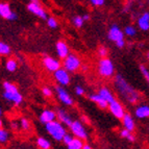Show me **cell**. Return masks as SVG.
I'll use <instances>...</instances> for the list:
<instances>
[{"label":"cell","instance_id":"1","mask_svg":"<svg viewBox=\"0 0 149 149\" xmlns=\"http://www.w3.org/2000/svg\"><path fill=\"white\" fill-rule=\"evenodd\" d=\"M114 86L122 99L129 104H134V103H137L138 101L141 100L140 93L134 87L129 85L128 81L121 74H117L115 76Z\"/></svg>","mask_w":149,"mask_h":149},{"label":"cell","instance_id":"2","mask_svg":"<svg viewBox=\"0 0 149 149\" xmlns=\"http://www.w3.org/2000/svg\"><path fill=\"white\" fill-rule=\"evenodd\" d=\"M3 87V93L2 96L8 102H10L16 107H19L23 103V96L19 90H18L17 86L14 85L10 81H4L2 84Z\"/></svg>","mask_w":149,"mask_h":149},{"label":"cell","instance_id":"3","mask_svg":"<svg viewBox=\"0 0 149 149\" xmlns=\"http://www.w3.org/2000/svg\"><path fill=\"white\" fill-rule=\"evenodd\" d=\"M45 130L56 142H62L64 136L68 132L66 126L63 123H61L58 120H54V121L45 124Z\"/></svg>","mask_w":149,"mask_h":149},{"label":"cell","instance_id":"4","mask_svg":"<svg viewBox=\"0 0 149 149\" xmlns=\"http://www.w3.org/2000/svg\"><path fill=\"white\" fill-rule=\"evenodd\" d=\"M97 73L102 78H111L115 74V66L114 63L109 57H102L99 58L97 63Z\"/></svg>","mask_w":149,"mask_h":149},{"label":"cell","instance_id":"5","mask_svg":"<svg viewBox=\"0 0 149 149\" xmlns=\"http://www.w3.org/2000/svg\"><path fill=\"white\" fill-rule=\"evenodd\" d=\"M124 31L117 24H113L107 31V38L109 41L116 44L118 48H123L125 46Z\"/></svg>","mask_w":149,"mask_h":149},{"label":"cell","instance_id":"6","mask_svg":"<svg viewBox=\"0 0 149 149\" xmlns=\"http://www.w3.org/2000/svg\"><path fill=\"white\" fill-rule=\"evenodd\" d=\"M81 66L82 63L80 57L74 53H69V55L66 58H64L62 62V67L70 73L77 72L78 70L81 69Z\"/></svg>","mask_w":149,"mask_h":149},{"label":"cell","instance_id":"7","mask_svg":"<svg viewBox=\"0 0 149 149\" xmlns=\"http://www.w3.org/2000/svg\"><path fill=\"white\" fill-rule=\"evenodd\" d=\"M69 130L75 138H78L84 141L89 139V132H88L85 124L79 120H73V122L69 126Z\"/></svg>","mask_w":149,"mask_h":149},{"label":"cell","instance_id":"8","mask_svg":"<svg viewBox=\"0 0 149 149\" xmlns=\"http://www.w3.org/2000/svg\"><path fill=\"white\" fill-rule=\"evenodd\" d=\"M54 93L56 95L57 99L60 100V102H62L64 105H66V107H73L74 105V100H73V98L65 87H62L60 85L55 86Z\"/></svg>","mask_w":149,"mask_h":149},{"label":"cell","instance_id":"9","mask_svg":"<svg viewBox=\"0 0 149 149\" xmlns=\"http://www.w3.org/2000/svg\"><path fill=\"white\" fill-rule=\"evenodd\" d=\"M42 64H43V66H44L45 70L51 73H54L56 70L62 68V62L53 56H49V55L43 56Z\"/></svg>","mask_w":149,"mask_h":149},{"label":"cell","instance_id":"10","mask_svg":"<svg viewBox=\"0 0 149 149\" xmlns=\"http://www.w3.org/2000/svg\"><path fill=\"white\" fill-rule=\"evenodd\" d=\"M53 78L56 81L57 85L62 86V87H67L71 82V76H70V72H68L65 68H60L53 73Z\"/></svg>","mask_w":149,"mask_h":149},{"label":"cell","instance_id":"11","mask_svg":"<svg viewBox=\"0 0 149 149\" xmlns=\"http://www.w3.org/2000/svg\"><path fill=\"white\" fill-rule=\"evenodd\" d=\"M27 10L31 14H33L35 16L39 17L42 20H47L48 18V14L46 12L44 8H43L41 3H37V2H29L27 4Z\"/></svg>","mask_w":149,"mask_h":149},{"label":"cell","instance_id":"12","mask_svg":"<svg viewBox=\"0 0 149 149\" xmlns=\"http://www.w3.org/2000/svg\"><path fill=\"white\" fill-rule=\"evenodd\" d=\"M109 111L116 119H119V120H121L125 115L124 107H123V104H122L120 101H118L117 99H115L114 101L109 103Z\"/></svg>","mask_w":149,"mask_h":149},{"label":"cell","instance_id":"13","mask_svg":"<svg viewBox=\"0 0 149 149\" xmlns=\"http://www.w3.org/2000/svg\"><path fill=\"white\" fill-rule=\"evenodd\" d=\"M0 17L4 20L15 21L17 20L18 16L15 12H13L10 5L8 2H0Z\"/></svg>","mask_w":149,"mask_h":149},{"label":"cell","instance_id":"14","mask_svg":"<svg viewBox=\"0 0 149 149\" xmlns=\"http://www.w3.org/2000/svg\"><path fill=\"white\" fill-rule=\"evenodd\" d=\"M54 120H57L56 112L51 109H44L39 116V121L44 125L49 123V122L54 121Z\"/></svg>","mask_w":149,"mask_h":149},{"label":"cell","instance_id":"15","mask_svg":"<svg viewBox=\"0 0 149 149\" xmlns=\"http://www.w3.org/2000/svg\"><path fill=\"white\" fill-rule=\"evenodd\" d=\"M55 52H56L57 57L60 60H64L70 53L69 46L65 41H57L56 44H55Z\"/></svg>","mask_w":149,"mask_h":149},{"label":"cell","instance_id":"16","mask_svg":"<svg viewBox=\"0 0 149 149\" xmlns=\"http://www.w3.org/2000/svg\"><path fill=\"white\" fill-rule=\"evenodd\" d=\"M55 112H56L57 120L61 123H63L65 126H68V127L71 125V123L73 122V119L66 109H62V107H57V109H55Z\"/></svg>","mask_w":149,"mask_h":149},{"label":"cell","instance_id":"17","mask_svg":"<svg viewBox=\"0 0 149 149\" xmlns=\"http://www.w3.org/2000/svg\"><path fill=\"white\" fill-rule=\"evenodd\" d=\"M89 99L95 103L97 107H99V109H109V102L105 101L101 96H100L98 93H93V94H90L89 96Z\"/></svg>","mask_w":149,"mask_h":149},{"label":"cell","instance_id":"18","mask_svg":"<svg viewBox=\"0 0 149 149\" xmlns=\"http://www.w3.org/2000/svg\"><path fill=\"white\" fill-rule=\"evenodd\" d=\"M122 121V126L123 128L127 129L129 132H134L136 129V122H134V119L132 118V116L128 113H125L124 117L121 119Z\"/></svg>","mask_w":149,"mask_h":149},{"label":"cell","instance_id":"19","mask_svg":"<svg viewBox=\"0 0 149 149\" xmlns=\"http://www.w3.org/2000/svg\"><path fill=\"white\" fill-rule=\"evenodd\" d=\"M134 116L138 119H146L149 118V105L140 104L134 109Z\"/></svg>","mask_w":149,"mask_h":149},{"label":"cell","instance_id":"20","mask_svg":"<svg viewBox=\"0 0 149 149\" xmlns=\"http://www.w3.org/2000/svg\"><path fill=\"white\" fill-rule=\"evenodd\" d=\"M138 26L143 31L149 30V12H144L138 19Z\"/></svg>","mask_w":149,"mask_h":149},{"label":"cell","instance_id":"21","mask_svg":"<svg viewBox=\"0 0 149 149\" xmlns=\"http://www.w3.org/2000/svg\"><path fill=\"white\" fill-rule=\"evenodd\" d=\"M98 94L100 95V96L103 98V99L105 100V101H107L109 103H111L112 101H114L116 98H115L114 96V93L111 91V89H109L107 87H101L99 88V90H98Z\"/></svg>","mask_w":149,"mask_h":149},{"label":"cell","instance_id":"22","mask_svg":"<svg viewBox=\"0 0 149 149\" xmlns=\"http://www.w3.org/2000/svg\"><path fill=\"white\" fill-rule=\"evenodd\" d=\"M4 68L5 70L10 73H14L17 71L18 69V62L17 60L13 58V57H8V60L5 61L4 63Z\"/></svg>","mask_w":149,"mask_h":149},{"label":"cell","instance_id":"23","mask_svg":"<svg viewBox=\"0 0 149 149\" xmlns=\"http://www.w3.org/2000/svg\"><path fill=\"white\" fill-rule=\"evenodd\" d=\"M36 144L40 149H51V143L45 137H39L36 140Z\"/></svg>","mask_w":149,"mask_h":149},{"label":"cell","instance_id":"24","mask_svg":"<svg viewBox=\"0 0 149 149\" xmlns=\"http://www.w3.org/2000/svg\"><path fill=\"white\" fill-rule=\"evenodd\" d=\"M85 145L84 140H80L78 138H75L72 140V142L70 144L67 145V149H82Z\"/></svg>","mask_w":149,"mask_h":149},{"label":"cell","instance_id":"25","mask_svg":"<svg viewBox=\"0 0 149 149\" xmlns=\"http://www.w3.org/2000/svg\"><path fill=\"white\" fill-rule=\"evenodd\" d=\"M12 53V48L8 44L0 41V56H10Z\"/></svg>","mask_w":149,"mask_h":149},{"label":"cell","instance_id":"26","mask_svg":"<svg viewBox=\"0 0 149 149\" xmlns=\"http://www.w3.org/2000/svg\"><path fill=\"white\" fill-rule=\"evenodd\" d=\"M10 132H8V129L1 127V128H0V144L1 145L6 144V143L10 141Z\"/></svg>","mask_w":149,"mask_h":149},{"label":"cell","instance_id":"27","mask_svg":"<svg viewBox=\"0 0 149 149\" xmlns=\"http://www.w3.org/2000/svg\"><path fill=\"white\" fill-rule=\"evenodd\" d=\"M120 136H121L122 138L127 139L129 142L136 141V138H134V136L132 134V132H129V130H127V129H125V128H122L121 130H120Z\"/></svg>","mask_w":149,"mask_h":149},{"label":"cell","instance_id":"28","mask_svg":"<svg viewBox=\"0 0 149 149\" xmlns=\"http://www.w3.org/2000/svg\"><path fill=\"white\" fill-rule=\"evenodd\" d=\"M86 21L84 20V18H82V16H79V15H77V16H74L72 19V23L73 25H74L76 28H81L82 26H84V24H85Z\"/></svg>","mask_w":149,"mask_h":149},{"label":"cell","instance_id":"29","mask_svg":"<svg viewBox=\"0 0 149 149\" xmlns=\"http://www.w3.org/2000/svg\"><path fill=\"white\" fill-rule=\"evenodd\" d=\"M19 124H20V128L24 132H27L30 129V121L27 119V118L22 117L19 121Z\"/></svg>","mask_w":149,"mask_h":149},{"label":"cell","instance_id":"30","mask_svg":"<svg viewBox=\"0 0 149 149\" xmlns=\"http://www.w3.org/2000/svg\"><path fill=\"white\" fill-rule=\"evenodd\" d=\"M46 23H47V26L51 29H56L58 27V22L55 19L54 17H48L47 20H46Z\"/></svg>","mask_w":149,"mask_h":149},{"label":"cell","instance_id":"31","mask_svg":"<svg viewBox=\"0 0 149 149\" xmlns=\"http://www.w3.org/2000/svg\"><path fill=\"white\" fill-rule=\"evenodd\" d=\"M124 35L127 36V37H134L137 35V29L132 25H127L124 28Z\"/></svg>","mask_w":149,"mask_h":149},{"label":"cell","instance_id":"32","mask_svg":"<svg viewBox=\"0 0 149 149\" xmlns=\"http://www.w3.org/2000/svg\"><path fill=\"white\" fill-rule=\"evenodd\" d=\"M41 92H42V94L44 97H46V98H51V97L53 96L54 91H53L50 87H43L42 90H41Z\"/></svg>","mask_w":149,"mask_h":149},{"label":"cell","instance_id":"33","mask_svg":"<svg viewBox=\"0 0 149 149\" xmlns=\"http://www.w3.org/2000/svg\"><path fill=\"white\" fill-rule=\"evenodd\" d=\"M140 71H141L142 75L144 76V78L146 79L147 84L149 86V69L144 65H140Z\"/></svg>","mask_w":149,"mask_h":149},{"label":"cell","instance_id":"34","mask_svg":"<svg viewBox=\"0 0 149 149\" xmlns=\"http://www.w3.org/2000/svg\"><path fill=\"white\" fill-rule=\"evenodd\" d=\"M97 54H98V56H99L100 58H102V57H107L109 50H107V48L104 47V46H99L98 49H97Z\"/></svg>","mask_w":149,"mask_h":149},{"label":"cell","instance_id":"35","mask_svg":"<svg viewBox=\"0 0 149 149\" xmlns=\"http://www.w3.org/2000/svg\"><path fill=\"white\" fill-rule=\"evenodd\" d=\"M74 139V136H73L71 132H67V134H65L64 136V138H63V143H64L66 146H67L68 144H70L71 142H72V140Z\"/></svg>","mask_w":149,"mask_h":149},{"label":"cell","instance_id":"36","mask_svg":"<svg viewBox=\"0 0 149 149\" xmlns=\"http://www.w3.org/2000/svg\"><path fill=\"white\" fill-rule=\"evenodd\" d=\"M74 93L76 96H84L86 94V90L82 86L77 85L76 87L74 88Z\"/></svg>","mask_w":149,"mask_h":149},{"label":"cell","instance_id":"37","mask_svg":"<svg viewBox=\"0 0 149 149\" xmlns=\"http://www.w3.org/2000/svg\"><path fill=\"white\" fill-rule=\"evenodd\" d=\"M89 2L94 6H102L105 3V0H89Z\"/></svg>","mask_w":149,"mask_h":149},{"label":"cell","instance_id":"38","mask_svg":"<svg viewBox=\"0 0 149 149\" xmlns=\"http://www.w3.org/2000/svg\"><path fill=\"white\" fill-rule=\"evenodd\" d=\"M10 128H12L13 130H18V129L20 128V124H19L17 121L14 120V121L10 122Z\"/></svg>","mask_w":149,"mask_h":149},{"label":"cell","instance_id":"39","mask_svg":"<svg viewBox=\"0 0 149 149\" xmlns=\"http://www.w3.org/2000/svg\"><path fill=\"white\" fill-rule=\"evenodd\" d=\"M82 18H84V20L85 21H89L91 19V16L89 14H85V15H82Z\"/></svg>","mask_w":149,"mask_h":149},{"label":"cell","instance_id":"40","mask_svg":"<svg viewBox=\"0 0 149 149\" xmlns=\"http://www.w3.org/2000/svg\"><path fill=\"white\" fill-rule=\"evenodd\" d=\"M82 149H93V148H92V146H91L90 144H85V145H84V148H82Z\"/></svg>","mask_w":149,"mask_h":149},{"label":"cell","instance_id":"41","mask_svg":"<svg viewBox=\"0 0 149 149\" xmlns=\"http://www.w3.org/2000/svg\"><path fill=\"white\" fill-rule=\"evenodd\" d=\"M81 69L84 70V71H87V70H88V66H81Z\"/></svg>","mask_w":149,"mask_h":149},{"label":"cell","instance_id":"42","mask_svg":"<svg viewBox=\"0 0 149 149\" xmlns=\"http://www.w3.org/2000/svg\"><path fill=\"white\" fill-rule=\"evenodd\" d=\"M1 127H3V121H2V119L0 118V128H1Z\"/></svg>","mask_w":149,"mask_h":149},{"label":"cell","instance_id":"43","mask_svg":"<svg viewBox=\"0 0 149 149\" xmlns=\"http://www.w3.org/2000/svg\"><path fill=\"white\" fill-rule=\"evenodd\" d=\"M30 2H37V3H40V0H29Z\"/></svg>","mask_w":149,"mask_h":149},{"label":"cell","instance_id":"44","mask_svg":"<svg viewBox=\"0 0 149 149\" xmlns=\"http://www.w3.org/2000/svg\"><path fill=\"white\" fill-rule=\"evenodd\" d=\"M2 114H3V112H2V109H1V107H0V118L2 117Z\"/></svg>","mask_w":149,"mask_h":149},{"label":"cell","instance_id":"45","mask_svg":"<svg viewBox=\"0 0 149 149\" xmlns=\"http://www.w3.org/2000/svg\"><path fill=\"white\" fill-rule=\"evenodd\" d=\"M147 58H148V60H149V52L147 53Z\"/></svg>","mask_w":149,"mask_h":149},{"label":"cell","instance_id":"46","mask_svg":"<svg viewBox=\"0 0 149 149\" xmlns=\"http://www.w3.org/2000/svg\"><path fill=\"white\" fill-rule=\"evenodd\" d=\"M148 132H149V127H148Z\"/></svg>","mask_w":149,"mask_h":149}]
</instances>
